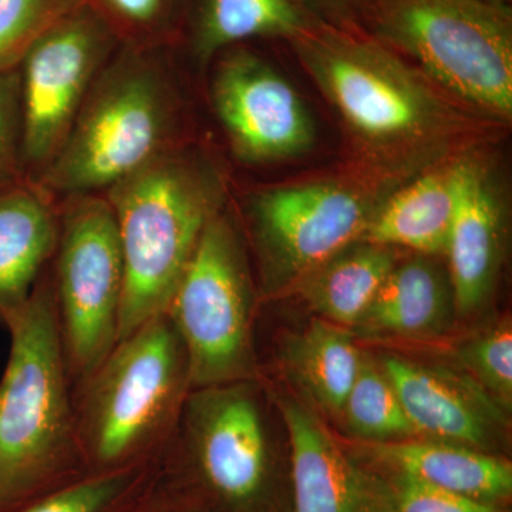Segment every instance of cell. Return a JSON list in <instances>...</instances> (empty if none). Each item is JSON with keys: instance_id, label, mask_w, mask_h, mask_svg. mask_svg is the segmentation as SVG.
Masks as SVG:
<instances>
[{"instance_id": "obj_1", "label": "cell", "mask_w": 512, "mask_h": 512, "mask_svg": "<svg viewBox=\"0 0 512 512\" xmlns=\"http://www.w3.org/2000/svg\"><path fill=\"white\" fill-rule=\"evenodd\" d=\"M360 147L393 168L440 154L474 121L375 37L312 22L289 40Z\"/></svg>"}, {"instance_id": "obj_2", "label": "cell", "mask_w": 512, "mask_h": 512, "mask_svg": "<svg viewBox=\"0 0 512 512\" xmlns=\"http://www.w3.org/2000/svg\"><path fill=\"white\" fill-rule=\"evenodd\" d=\"M46 272L6 326L10 349L0 379V512L87 474L55 288Z\"/></svg>"}, {"instance_id": "obj_3", "label": "cell", "mask_w": 512, "mask_h": 512, "mask_svg": "<svg viewBox=\"0 0 512 512\" xmlns=\"http://www.w3.org/2000/svg\"><path fill=\"white\" fill-rule=\"evenodd\" d=\"M191 390L187 352L167 313L121 338L74 389L87 474L157 461L173 440Z\"/></svg>"}, {"instance_id": "obj_4", "label": "cell", "mask_w": 512, "mask_h": 512, "mask_svg": "<svg viewBox=\"0 0 512 512\" xmlns=\"http://www.w3.org/2000/svg\"><path fill=\"white\" fill-rule=\"evenodd\" d=\"M109 191L124 261L120 340L167 312L202 232L222 211L224 185L204 158L167 148Z\"/></svg>"}, {"instance_id": "obj_5", "label": "cell", "mask_w": 512, "mask_h": 512, "mask_svg": "<svg viewBox=\"0 0 512 512\" xmlns=\"http://www.w3.org/2000/svg\"><path fill=\"white\" fill-rule=\"evenodd\" d=\"M372 37L493 120L512 116L510 6L484 0H362Z\"/></svg>"}, {"instance_id": "obj_6", "label": "cell", "mask_w": 512, "mask_h": 512, "mask_svg": "<svg viewBox=\"0 0 512 512\" xmlns=\"http://www.w3.org/2000/svg\"><path fill=\"white\" fill-rule=\"evenodd\" d=\"M258 299L244 234L221 211L202 232L165 312L183 340L192 389L259 379Z\"/></svg>"}, {"instance_id": "obj_7", "label": "cell", "mask_w": 512, "mask_h": 512, "mask_svg": "<svg viewBox=\"0 0 512 512\" xmlns=\"http://www.w3.org/2000/svg\"><path fill=\"white\" fill-rule=\"evenodd\" d=\"M170 127L160 74L137 60L114 64L87 94L43 188L70 197L113 187L167 150Z\"/></svg>"}, {"instance_id": "obj_8", "label": "cell", "mask_w": 512, "mask_h": 512, "mask_svg": "<svg viewBox=\"0 0 512 512\" xmlns=\"http://www.w3.org/2000/svg\"><path fill=\"white\" fill-rule=\"evenodd\" d=\"M53 261L57 322L74 390L119 340L124 261L106 195L66 197Z\"/></svg>"}, {"instance_id": "obj_9", "label": "cell", "mask_w": 512, "mask_h": 512, "mask_svg": "<svg viewBox=\"0 0 512 512\" xmlns=\"http://www.w3.org/2000/svg\"><path fill=\"white\" fill-rule=\"evenodd\" d=\"M386 195L343 180L286 185L254 195L247 218L261 278L259 298L285 295L303 276L362 241Z\"/></svg>"}, {"instance_id": "obj_10", "label": "cell", "mask_w": 512, "mask_h": 512, "mask_svg": "<svg viewBox=\"0 0 512 512\" xmlns=\"http://www.w3.org/2000/svg\"><path fill=\"white\" fill-rule=\"evenodd\" d=\"M266 403L259 379L192 389L167 448L232 511H255L271 483L274 434Z\"/></svg>"}, {"instance_id": "obj_11", "label": "cell", "mask_w": 512, "mask_h": 512, "mask_svg": "<svg viewBox=\"0 0 512 512\" xmlns=\"http://www.w3.org/2000/svg\"><path fill=\"white\" fill-rule=\"evenodd\" d=\"M109 45L106 26L80 8L29 50L20 79L23 163L46 165L55 158L92 89Z\"/></svg>"}, {"instance_id": "obj_12", "label": "cell", "mask_w": 512, "mask_h": 512, "mask_svg": "<svg viewBox=\"0 0 512 512\" xmlns=\"http://www.w3.org/2000/svg\"><path fill=\"white\" fill-rule=\"evenodd\" d=\"M212 103L231 146L249 163L301 156L315 141L311 113L288 80L245 49L218 64Z\"/></svg>"}, {"instance_id": "obj_13", "label": "cell", "mask_w": 512, "mask_h": 512, "mask_svg": "<svg viewBox=\"0 0 512 512\" xmlns=\"http://www.w3.org/2000/svg\"><path fill=\"white\" fill-rule=\"evenodd\" d=\"M379 366L417 437L487 451L507 429V412L466 373L394 355Z\"/></svg>"}, {"instance_id": "obj_14", "label": "cell", "mask_w": 512, "mask_h": 512, "mask_svg": "<svg viewBox=\"0 0 512 512\" xmlns=\"http://www.w3.org/2000/svg\"><path fill=\"white\" fill-rule=\"evenodd\" d=\"M504 202L481 160L463 157L456 214L446 255L458 315L483 308L493 293L504 252Z\"/></svg>"}, {"instance_id": "obj_15", "label": "cell", "mask_w": 512, "mask_h": 512, "mask_svg": "<svg viewBox=\"0 0 512 512\" xmlns=\"http://www.w3.org/2000/svg\"><path fill=\"white\" fill-rule=\"evenodd\" d=\"M274 402L291 443L293 512H375L369 483L319 414L288 394Z\"/></svg>"}, {"instance_id": "obj_16", "label": "cell", "mask_w": 512, "mask_h": 512, "mask_svg": "<svg viewBox=\"0 0 512 512\" xmlns=\"http://www.w3.org/2000/svg\"><path fill=\"white\" fill-rule=\"evenodd\" d=\"M60 210L43 187L0 185V323L22 312L56 254Z\"/></svg>"}, {"instance_id": "obj_17", "label": "cell", "mask_w": 512, "mask_h": 512, "mask_svg": "<svg viewBox=\"0 0 512 512\" xmlns=\"http://www.w3.org/2000/svg\"><path fill=\"white\" fill-rule=\"evenodd\" d=\"M463 156L450 158L394 188L377 205L362 241L417 255H446L456 214Z\"/></svg>"}, {"instance_id": "obj_18", "label": "cell", "mask_w": 512, "mask_h": 512, "mask_svg": "<svg viewBox=\"0 0 512 512\" xmlns=\"http://www.w3.org/2000/svg\"><path fill=\"white\" fill-rule=\"evenodd\" d=\"M417 255L397 262L353 329L366 338L423 339L440 335L456 311L450 278Z\"/></svg>"}, {"instance_id": "obj_19", "label": "cell", "mask_w": 512, "mask_h": 512, "mask_svg": "<svg viewBox=\"0 0 512 512\" xmlns=\"http://www.w3.org/2000/svg\"><path fill=\"white\" fill-rule=\"evenodd\" d=\"M370 447L397 473L450 493L493 504L512 493L510 461L478 448L416 437Z\"/></svg>"}, {"instance_id": "obj_20", "label": "cell", "mask_w": 512, "mask_h": 512, "mask_svg": "<svg viewBox=\"0 0 512 512\" xmlns=\"http://www.w3.org/2000/svg\"><path fill=\"white\" fill-rule=\"evenodd\" d=\"M397 262L396 249L357 241L303 276L291 292L319 319L353 328Z\"/></svg>"}, {"instance_id": "obj_21", "label": "cell", "mask_w": 512, "mask_h": 512, "mask_svg": "<svg viewBox=\"0 0 512 512\" xmlns=\"http://www.w3.org/2000/svg\"><path fill=\"white\" fill-rule=\"evenodd\" d=\"M281 360L285 372L312 403L323 412L340 416L363 353L348 329L315 319L285 340Z\"/></svg>"}, {"instance_id": "obj_22", "label": "cell", "mask_w": 512, "mask_h": 512, "mask_svg": "<svg viewBox=\"0 0 512 512\" xmlns=\"http://www.w3.org/2000/svg\"><path fill=\"white\" fill-rule=\"evenodd\" d=\"M309 23L296 0H205L198 55L210 59L218 50L252 37L292 40Z\"/></svg>"}, {"instance_id": "obj_23", "label": "cell", "mask_w": 512, "mask_h": 512, "mask_svg": "<svg viewBox=\"0 0 512 512\" xmlns=\"http://www.w3.org/2000/svg\"><path fill=\"white\" fill-rule=\"evenodd\" d=\"M339 417L353 436L369 444L417 437L389 379L366 355Z\"/></svg>"}, {"instance_id": "obj_24", "label": "cell", "mask_w": 512, "mask_h": 512, "mask_svg": "<svg viewBox=\"0 0 512 512\" xmlns=\"http://www.w3.org/2000/svg\"><path fill=\"white\" fill-rule=\"evenodd\" d=\"M157 461L110 473L84 474L23 504L18 512H111L144 483Z\"/></svg>"}, {"instance_id": "obj_25", "label": "cell", "mask_w": 512, "mask_h": 512, "mask_svg": "<svg viewBox=\"0 0 512 512\" xmlns=\"http://www.w3.org/2000/svg\"><path fill=\"white\" fill-rule=\"evenodd\" d=\"M82 8V0H0V73L13 72L53 26Z\"/></svg>"}, {"instance_id": "obj_26", "label": "cell", "mask_w": 512, "mask_h": 512, "mask_svg": "<svg viewBox=\"0 0 512 512\" xmlns=\"http://www.w3.org/2000/svg\"><path fill=\"white\" fill-rule=\"evenodd\" d=\"M457 360L484 392L500 404L505 412L512 406V328L503 320L477 333L458 348Z\"/></svg>"}, {"instance_id": "obj_27", "label": "cell", "mask_w": 512, "mask_h": 512, "mask_svg": "<svg viewBox=\"0 0 512 512\" xmlns=\"http://www.w3.org/2000/svg\"><path fill=\"white\" fill-rule=\"evenodd\" d=\"M22 161V90L15 72L0 73V185L18 180Z\"/></svg>"}, {"instance_id": "obj_28", "label": "cell", "mask_w": 512, "mask_h": 512, "mask_svg": "<svg viewBox=\"0 0 512 512\" xmlns=\"http://www.w3.org/2000/svg\"><path fill=\"white\" fill-rule=\"evenodd\" d=\"M393 512H501L493 503L441 490L412 477L397 476Z\"/></svg>"}, {"instance_id": "obj_29", "label": "cell", "mask_w": 512, "mask_h": 512, "mask_svg": "<svg viewBox=\"0 0 512 512\" xmlns=\"http://www.w3.org/2000/svg\"><path fill=\"white\" fill-rule=\"evenodd\" d=\"M107 2L124 18L133 22L147 23L160 13L164 0H107Z\"/></svg>"}, {"instance_id": "obj_30", "label": "cell", "mask_w": 512, "mask_h": 512, "mask_svg": "<svg viewBox=\"0 0 512 512\" xmlns=\"http://www.w3.org/2000/svg\"><path fill=\"white\" fill-rule=\"evenodd\" d=\"M484 2L494 3V5L508 6V3H510V0H484Z\"/></svg>"}]
</instances>
